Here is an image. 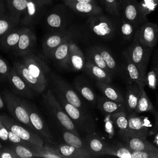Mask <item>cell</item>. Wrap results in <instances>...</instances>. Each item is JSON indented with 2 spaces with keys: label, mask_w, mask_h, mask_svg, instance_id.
Returning a JSON list of instances; mask_svg holds the SVG:
<instances>
[{
  "label": "cell",
  "mask_w": 158,
  "mask_h": 158,
  "mask_svg": "<svg viewBox=\"0 0 158 158\" xmlns=\"http://www.w3.org/2000/svg\"><path fill=\"white\" fill-rule=\"evenodd\" d=\"M4 101L2 100V99L1 98V97L0 96V109L4 108Z\"/></svg>",
  "instance_id": "6f0895ef"
},
{
  "label": "cell",
  "mask_w": 158,
  "mask_h": 158,
  "mask_svg": "<svg viewBox=\"0 0 158 158\" xmlns=\"http://www.w3.org/2000/svg\"><path fill=\"white\" fill-rule=\"evenodd\" d=\"M123 143L134 151H158V148L146 138L133 136L128 133H118Z\"/></svg>",
  "instance_id": "4fadbf2b"
},
{
  "label": "cell",
  "mask_w": 158,
  "mask_h": 158,
  "mask_svg": "<svg viewBox=\"0 0 158 158\" xmlns=\"http://www.w3.org/2000/svg\"><path fill=\"white\" fill-rule=\"evenodd\" d=\"M152 51V48L143 46L133 36L131 44L122 53L138 67L143 75H146V69Z\"/></svg>",
  "instance_id": "7a4b0ae2"
},
{
  "label": "cell",
  "mask_w": 158,
  "mask_h": 158,
  "mask_svg": "<svg viewBox=\"0 0 158 158\" xmlns=\"http://www.w3.org/2000/svg\"><path fill=\"white\" fill-rule=\"evenodd\" d=\"M0 122L7 129L17 135L22 140L28 144L38 146H44L42 138L33 131H31L25 127L17 124L10 118L6 116H0Z\"/></svg>",
  "instance_id": "8992f818"
},
{
  "label": "cell",
  "mask_w": 158,
  "mask_h": 158,
  "mask_svg": "<svg viewBox=\"0 0 158 158\" xmlns=\"http://www.w3.org/2000/svg\"><path fill=\"white\" fill-rule=\"evenodd\" d=\"M72 31L66 29L57 30L47 35L43 43V51L46 56L51 57L54 51L70 36L72 35Z\"/></svg>",
  "instance_id": "7c38bea8"
},
{
  "label": "cell",
  "mask_w": 158,
  "mask_h": 158,
  "mask_svg": "<svg viewBox=\"0 0 158 158\" xmlns=\"http://www.w3.org/2000/svg\"><path fill=\"white\" fill-rule=\"evenodd\" d=\"M133 158H158V151H134Z\"/></svg>",
  "instance_id": "bcb514c9"
},
{
  "label": "cell",
  "mask_w": 158,
  "mask_h": 158,
  "mask_svg": "<svg viewBox=\"0 0 158 158\" xmlns=\"http://www.w3.org/2000/svg\"><path fill=\"white\" fill-rule=\"evenodd\" d=\"M157 106H158V102H157Z\"/></svg>",
  "instance_id": "680465c9"
},
{
  "label": "cell",
  "mask_w": 158,
  "mask_h": 158,
  "mask_svg": "<svg viewBox=\"0 0 158 158\" xmlns=\"http://www.w3.org/2000/svg\"><path fill=\"white\" fill-rule=\"evenodd\" d=\"M52 80L56 86V88H57L59 94L62 95V97H63L69 103L73 104L81 110H84V109H83L82 102L77 94L71 89L64 81L58 78L55 75L52 77Z\"/></svg>",
  "instance_id": "d6986e66"
},
{
  "label": "cell",
  "mask_w": 158,
  "mask_h": 158,
  "mask_svg": "<svg viewBox=\"0 0 158 158\" xmlns=\"http://www.w3.org/2000/svg\"><path fill=\"white\" fill-rule=\"evenodd\" d=\"M83 69H85L86 73L93 79L95 80L96 81L111 83L114 78L110 73L89 60L86 61Z\"/></svg>",
  "instance_id": "d4e9b609"
},
{
  "label": "cell",
  "mask_w": 158,
  "mask_h": 158,
  "mask_svg": "<svg viewBox=\"0 0 158 158\" xmlns=\"http://www.w3.org/2000/svg\"><path fill=\"white\" fill-rule=\"evenodd\" d=\"M86 147L91 157L104 155L105 149L107 146L99 138L89 135L88 137L87 142L85 143Z\"/></svg>",
  "instance_id": "f546056e"
},
{
  "label": "cell",
  "mask_w": 158,
  "mask_h": 158,
  "mask_svg": "<svg viewBox=\"0 0 158 158\" xmlns=\"http://www.w3.org/2000/svg\"><path fill=\"white\" fill-rule=\"evenodd\" d=\"M35 152V157H43L46 158H61L62 156L52 148L46 147H38L32 144L28 146Z\"/></svg>",
  "instance_id": "ab89813d"
},
{
  "label": "cell",
  "mask_w": 158,
  "mask_h": 158,
  "mask_svg": "<svg viewBox=\"0 0 158 158\" xmlns=\"http://www.w3.org/2000/svg\"><path fill=\"white\" fill-rule=\"evenodd\" d=\"M64 4L74 12L85 15L95 16L103 12L102 7L98 4L88 2H79L74 0H62Z\"/></svg>",
  "instance_id": "5bb4252c"
},
{
  "label": "cell",
  "mask_w": 158,
  "mask_h": 158,
  "mask_svg": "<svg viewBox=\"0 0 158 158\" xmlns=\"http://www.w3.org/2000/svg\"><path fill=\"white\" fill-rule=\"evenodd\" d=\"M8 130V140H9L11 143L14 144H20L21 143L25 142L23 140H22L17 135L10 131V130Z\"/></svg>",
  "instance_id": "c3c4849f"
},
{
  "label": "cell",
  "mask_w": 158,
  "mask_h": 158,
  "mask_svg": "<svg viewBox=\"0 0 158 158\" xmlns=\"http://www.w3.org/2000/svg\"><path fill=\"white\" fill-rule=\"evenodd\" d=\"M118 22V31L122 39L125 41H130L136 33L139 27L136 25L119 18Z\"/></svg>",
  "instance_id": "1f68e13d"
},
{
  "label": "cell",
  "mask_w": 158,
  "mask_h": 158,
  "mask_svg": "<svg viewBox=\"0 0 158 158\" xmlns=\"http://www.w3.org/2000/svg\"><path fill=\"white\" fill-rule=\"evenodd\" d=\"M3 95L7 109L12 117L35 132V129L30 120L28 112L22 100L7 90L4 91Z\"/></svg>",
  "instance_id": "3957f363"
},
{
  "label": "cell",
  "mask_w": 158,
  "mask_h": 158,
  "mask_svg": "<svg viewBox=\"0 0 158 158\" xmlns=\"http://www.w3.org/2000/svg\"><path fill=\"white\" fill-rule=\"evenodd\" d=\"M133 151L128 148L124 143H117L112 145H107L106 147L104 155L114 156L120 158H133Z\"/></svg>",
  "instance_id": "4dcf8cb0"
},
{
  "label": "cell",
  "mask_w": 158,
  "mask_h": 158,
  "mask_svg": "<svg viewBox=\"0 0 158 158\" xmlns=\"http://www.w3.org/2000/svg\"><path fill=\"white\" fill-rule=\"evenodd\" d=\"M155 117V124H154V130L158 132V112L156 110L153 112Z\"/></svg>",
  "instance_id": "f5cc1de1"
},
{
  "label": "cell",
  "mask_w": 158,
  "mask_h": 158,
  "mask_svg": "<svg viewBox=\"0 0 158 158\" xmlns=\"http://www.w3.org/2000/svg\"><path fill=\"white\" fill-rule=\"evenodd\" d=\"M22 57V62L29 72L42 83L47 85L46 74L49 70L47 65L38 56L31 52Z\"/></svg>",
  "instance_id": "ba28073f"
},
{
  "label": "cell",
  "mask_w": 158,
  "mask_h": 158,
  "mask_svg": "<svg viewBox=\"0 0 158 158\" xmlns=\"http://www.w3.org/2000/svg\"><path fill=\"white\" fill-rule=\"evenodd\" d=\"M77 89L81 95L88 102L95 104L96 103V98L93 89L87 85L79 84L76 86Z\"/></svg>",
  "instance_id": "7bdbcfd3"
},
{
  "label": "cell",
  "mask_w": 158,
  "mask_h": 158,
  "mask_svg": "<svg viewBox=\"0 0 158 158\" xmlns=\"http://www.w3.org/2000/svg\"><path fill=\"white\" fill-rule=\"evenodd\" d=\"M144 89L135 82L130 81L127 83L125 102L128 113L130 114L135 111L142 91Z\"/></svg>",
  "instance_id": "44dd1931"
},
{
  "label": "cell",
  "mask_w": 158,
  "mask_h": 158,
  "mask_svg": "<svg viewBox=\"0 0 158 158\" xmlns=\"http://www.w3.org/2000/svg\"><path fill=\"white\" fill-rule=\"evenodd\" d=\"M44 98L46 104L52 111L56 118L59 124L65 130L79 136L73 120L69 117L64 109L61 107L60 104L57 101L52 92L50 89L48 90L47 93L45 94V95H44Z\"/></svg>",
  "instance_id": "5b68a950"
},
{
  "label": "cell",
  "mask_w": 158,
  "mask_h": 158,
  "mask_svg": "<svg viewBox=\"0 0 158 158\" xmlns=\"http://www.w3.org/2000/svg\"><path fill=\"white\" fill-rule=\"evenodd\" d=\"M55 150L62 156V157L86 158L91 157L90 153L86 149L77 148L67 144L60 145Z\"/></svg>",
  "instance_id": "83f0119b"
},
{
  "label": "cell",
  "mask_w": 158,
  "mask_h": 158,
  "mask_svg": "<svg viewBox=\"0 0 158 158\" xmlns=\"http://www.w3.org/2000/svg\"><path fill=\"white\" fill-rule=\"evenodd\" d=\"M35 41L36 36L34 33L27 27H22L19 42L15 47V53L22 56L30 53Z\"/></svg>",
  "instance_id": "ffe728a7"
},
{
  "label": "cell",
  "mask_w": 158,
  "mask_h": 158,
  "mask_svg": "<svg viewBox=\"0 0 158 158\" xmlns=\"http://www.w3.org/2000/svg\"><path fill=\"white\" fill-rule=\"evenodd\" d=\"M94 48L102 57L113 77L120 78L127 84L128 79L122 63L117 60L115 56L109 49L102 46H95Z\"/></svg>",
  "instance_id": "8fae6325"
},
{
  "label": "cell",
  "mask_w": 158,
  "mask_h": 158,
  "mask_svg": "<svg viewBox=\"0 0 158 158\" xmlns=\"http://www.w3.org/2000/svg\"><path fill=\"white\" fill-rule=\"evenodd\" d=\"M122 63L128 79V82H135L138 84L142 88H144V86L146 85V75H143L138 67L133 64L124 54H122Z\"/></svg>",
  "instance_id": "9a60e30c"
},
{
  "label": "cell",
  "mask_w": 158,
  "mask_h": 158,
  "mask_svg": "<svg viewBox=\"0 0 158 158\" xmlns=\"http://www.w3.org/2000/svg\"><path fill=\"white\" fill-rule=\"evenodd\" d=\"M156 70L157 72V81H158V57L156 59V61H155V65L154 67ZM157 86H158V83H157Z\"/></svg>",
  "instance_id": "db71d44e"
},
{
  "label": "cell",
  "mask_w": 158,
  "mask_h": 158,
  "mask_svg": "<svg viewBox=\"0 0 158 158\" xmlns=\"http://www.w3.org/2000/svg\"><path fill=\"white\" fill-rule=\"evenodd\" d=\"M138 27L148 22L141 14L136 0H120V17Z\"/></svg>",
  "instance_id": "9c48e42d"
},
{
  "label": "cell",
  "mask_w": 158,
  "mask_h": 158,
  "mask_svg": "<svg viewBox=\"0 0 158 158\" xmlns=\"http://www.w3.org/2000/svg\"><path fill=\"white\" fill-rule=\"evenodd\" d=\"M96 1L98 2V3L99 5H101V6L104 8V6H105L104 0H96Z\"/></svg>",
  "instance_id": "9f6ffc18"
},
{
  "label": "cell",
  "mask_w": 158,
  "mask_h": 158,
  "mask_svg": "<svg viewBox=\"0 0 158 158\" xmlns=\"http://www.w3.org/2000/svg\"><path fill=\"white\" fill-rule=\"evenodd\" d=\"M22 102L28 112L30 120L34 129L37 132H38L46 141H48L49 143H51L52 136L48 127L45 125L43 120L41 118L38 113L33 109V107L30 104L27 103L25 101L22 100Z\"/></svg>",
  "instance_id": "2e32d148"
},
{
  "label": "cell",
  "mask_w": 158,
  "mask_h": 158,
  "mask_svg": "<svg viewBox=\"0 0 158 158\" xmlns=\"http://www.w3.org/2000/svg\"><path fill=\"white\" fill-rule=\"evenodd\" d=\"M133 36L143 46L152 48L158 41V25L146 22L139 27Z\"/></svg>",
  "instance_id": "30bf717a"
},
{
  "label": "cell",
  "mask_w": 158,
  "mask_h": 158,
  "mask_svg": "<svg viewBox=\"0 0 158 158\" xmlns=\"http://www.w3.org/2000/svg\"><path fill=\"white\" fill-rule=\"evenodd\" d=\"M18 156L12 149H1L0 150V158H15Z\"/></svg>",
  "instance_id": "681fc988"
},
{
  "label": "cell",
  "mask_w": 158,
  "mask_h": 158,
  "mask_svg": "<svg viewBox=\"0 0 158 158\" xmlns=\"http://www.w3.org/2000/svg\"><path fill=\"white\" fill-rule=\"evenodd\" d=\"M12 149L14 151L16 155L20 158H31L35 157L34 151L29 147H25L21 144H15L12 147Z\"/></svg>",
  "instance_id": "ee69618b"
},
{
  "label": "cell",
  "mask_w": 158,
  "mask_h": 158,
  "mask_svg": "<svg viewBox=\"0 0 158 158\" xmlns=\"http://www.w3.org/2000/svg\"><path fill=\"white\" fill-rule=\"evenodd\" d=\"M87 60L91 62L96 65L102 68V69L105 70L106 72H107L108 73L111 74V73H110L109 68L107 67L105 61L104 60L102 57L101 56L100 53L97 51V49L94 48V46L90 48L88 51Z\"/></svg>",
  "instance_id": "74e56055"
},
{
  "label": "cell",
  "mask_w": 158,
  "mask_h": 158,
  "mask_svg": "<svg viewBox=\"0 0 158 158\" xmlns=\"http://www.w3.org/2000/svg\"><path fill=\"white\" fill-rule=\"evenodd\" d=\"M22 30V28H14L7 32L2 36V38L1 40V45L7 49H12L14 47L15 48L19 42Z\"/></svg>",
  "instance_id": "e575fe53"
},
{
  "label": "cell",
  "mask_w": 158,
  "mask_h": 158,
  "mask_svg": "<svg viewBox=\"0 0 158 158\" xmlns=\"http://www.w3.org/2000/svg\"><path fill=\"white\" fill-rule=\"evenodd\" d=\"M10 69L6 61L0 57V78H8Z\"/></svg>",
  "instance_id": "7dc6e473"
},
{
  "label": "cell",
  "mask_w": 158,
  "mask_h": 158,
  "mask_svg": "<svg viewBox=\"0 0 158 158\" xmlns=\"http://www.w3.org/2000/svg\"><path fill=\"white\" fill-rule=\"evenodd\" d=\"M29 0H6L7 11L19 19L24 13Z\"/></svg>",
  "instance_id": "d6a6232c"
},
{
  "label": "cell",
  "mask_w": 158,
  "mask_h": 158,
  "mask_svg": "<svg viewBox=\"0 0 158 158\" xmlns=\"http://www.w3.org/2000/svg\"><path fill=\"white\" fill-rule=\"evenodd\" d=\"M158 7V0H141L138 2V8L141 15L146 19L147 16Z\"/></svg>",
  "instance_id": "60d3db41"
},
{
  "label": "cell",
  "mask_w": 158,
  "mask_h": 158,
  "mask_svg": "<svg viewBox=\"0 0 158 158\" xmlns=\"http://www.w3.org/2000/svg\"><path fill=\"white\" fill-rule=\"evenodd\" d=\"M59 101L67 114L72 120L78 123L82 130L89 133L94 131L95 123L94 120L89 114L85 113L84 110L67 102L61 96H59Z\"/></svg>",
  "instance_id": "277c9868"
},
{
  "label": "cell",
  "mask_w": 158,
  "mask_h": 158,
  "mask_svg": "<svg viewBox=\"0 0 158 158\" xmlns=\"http://www.w3.org/2000/svg\"><path fill=\"white\" fill-rule=\"evenodd\" d=\"M7 12L6 0H0V17Z\"/></svg>",
  "instance_id": "816d5d0a"
},
{
  "label": "cell",
  "mask_w": 158,
  "mask_h": 158,
  "mask_svg": "<svg viewBox=\"0 0 158 158\" xmlns=\"http://www.w3.org/2000/svg\"><path fill=\"white\" fill-rule=\"evenodd\" d=\"M155 109L153 104L151 102L149 97L144 91V89H143L138 102L137 104L136 110L134 112H136V114H140L145 112H151L153 113Z\"/></svg>",
  "instance_id": "8d00e7d4"
},
{
  "label": "cell",
  "mask_w": 158,
  "mask_h": 158,
  "mask_svg": "<svg viewBox=\"0 0 158 158\" xmlns=\"http://www.w3.org/2000/svg\"><path fill=\"white\" fill-rule=\"evenodd\" d=\"M86 26L92 36L102 41L112 39L118 32V22L102 14L89 17Z\"/></svg>",
  "instance_id": "6da1fadb"
},
{
  "label": "cell",
  "mask_w": 158,
  "mask_h": 158,
  "mask_svg": "<svg viewBox=\"0 0 158 158\" xmlns=\"http://www.w3.org/2000/svg\"><path fill=\"white\" fill-rule=\"evenodd\" d=\"M14 69L19 73L33 91L40 94L45 89L46 85H44L38 79L35 78L22 62H15Z\"/></svg>",
  "instance_id": "ac0fdd59"
},
{
  "label": "cell",
  "mask_w": 158,
  "mask_h": 158,
  "mask_svg": "<svg viewBox=\"0 0 158 158\" xmlns=\"http://www.w3.org/2000/svg\"><path fill=\"white\" fill-rule=\"evenodd\" d=\"M96 83L97 87L106 98L114 101L125 104V97L122 93L117 88L112 86L110 83L96 81Z\"/></svg>",
  "instance_id": "4316f807"
},
{
  "label": "cell",
  "mask_w": 158,
  "mask_h": 158,
  "mask_svg": "<svg viewBox=\"0 0 158 158\" xmlns=\"http://www.w3.org/2000/svg\"><path fill=\"white\" fill-rule=\"evenodd\" d=\"M146 85L151 89H156L157 87V75L156 70L154 67L151 69V70L149 71L146 75Z\"/></svg>",
  "instance_id": "f6af8a7d"
},
{
  "label": "cell",
  "mask_w": 158,
  "mask_h": 158,
  "mask_svg": "<svg viewBox=\"0 0 158 158\" xmlns=\"http://www.w3.org/2000/svg\"><path fill=\"white\" fill-rule=\"evenodd\" d=\"M112 122L118 130V133H125L128 127V114L127 111H120L110 115Z\"/></svg>",
  "instance_id": "d590c367"
},
{
  "label": "cell",
  "mask_w": 158,
  "mask_h": 158,
  "mask_svg": "<svg viewBox=\"0 0 158 158\" xmlns=\"http://www.w3.org/2000/svg\"><path fill=\"white\" fill-rule=\"evenodd\" d=\"M76 1H79V2H91V3H94V4H98L96 0H74Z\"/></svg>",
  "instance_id": "11a10c76"
},
{
  "label": "cell",
  "mask_w": 158,
  "mask_h": 158,
  "mask_svg": "<svg viewBox=\"0 0 158 158\" xmlns=\"http://www.w3.org/2000/svg\"><path fill=\"white\" fill-rule=\"evenodd\" d=\"M85 62L83 53L72 40L67 67L75 71L81 70L84 69Z\"/></svg>",
  "instance_id": "603a6c76"
},
{
  "label": "cell",
  "mask_w": 158,
  "mask_h": 158,
  "mask_svg": "<svg viewBox=\"0 0 158 158\" xmlns=\"http://www.w3.org/2000/svg\"><path fill=\"white\" fill-rule=\"evenodd\" d=\"M52 0H29L27 7L20 18V22L30 27L36 23L42 16Z\"/></svg>",
  "instance_id": "52a82bcc"
},
{
  "label": "cell",
  "mask_w": 158,
  "mask_h": 158,
  "mask_svg": "<svg viewBox=\"0 0 158 158\" xmlns=\"http://www.w3.org/2000/svg\"><path fill=\"white\" fill-rule=\"evenodd\" d=\"M128 127L127 133L130 135L146 138L149 135V128L145 123L143 117L137 115L136 112L128 114Z\"/></svg>",
  "instance_id": "e0dca14e"
},
{
  "label": "cell",
  "mask_w": 158,
  "mask_h": 158,
  "mask_svg": "<svg viewBox=\"0 0 158 158\" xmlns=\"http://www.w3.org/2000/svg\"><path fill=\"white\" fill-rule=\"evenodd\" d=\"M96 104L101 112L107 114L111 115L120 111H127L125 103L114 101L106 97L96 99Z\"/></svg>",
  "instance_id": "484cf974"
},
{
  "label": "cell",
  "mask_w": 158,
  "mask_h": 158,
  "mask_svg": "<svg viewBox=\"0 0 158 158\" xmlns=\"http://www.w3.org/2000/svg\"><path fill=\"white\" fill-rule=\"evenodd\" d=\"M62 136L63 139L66 144L73 146L77 148L84 149L87 150L85 143L83 142V141L81 139L79 136L66 130L65 131H63Z\"/></svg>",
  "instance_id": "f35d334b"
},
{
  "label": "cell",
  "mask_w": 158,
  "mask_h": 158,
  "mask_svg": "<svg viewBox=\"0 0 158 158\" xmlns=\"http://www.w3.org/2000/svg\"><path fill=\"white\" fill-rule=\"evenodd\" d=\"M62 7L60 5L56 6L46 15V23L50 28L57 30L65 29L67 19L65 12Z\"/></svg>",
  "instance_id": "7402d4cb"
},
{
  "label": "cell",
  "mask_w": 158,
  "mask_h": 158,
  "mask_svg": "<svg viewBox=\"0 0 158 158\" xmlns=\"http://www.w3.org/2000/svg\"><path fill=\"white\" fill-rule=\"evenodd\" d=\"M0 139L6 141L8 139V130L0 122Z\"/></svg>",
  "instance_id": "f907efd6"
},
{
  "label": "cell",
  "mask_w": 158,
  "mask_h": 158,
  "mask_svg": "<svg viewBox=\"0 0 158 158\" xmlns=\"http://www.w3.org/2000/svg\"><path fill=\"white\" fill-rule=\"evenodd\" d=\"M20 20L12 15L8 11L0 17V36L15 28Z\"/></svg>",
  "instance_id": "836d02e7"
},
{
  "label": "cell",
  "mask_w": 158,
  "mask_h": 158,
  "mask_svg": "<svg viewBox=\"0 0 158 158\" xmlns=\"http://www.w3.org/2000/svg\"><path fill=\"white\" fill-rule=\"evenodd\" d=\"M72 35L68 37L64 43L54 51L51 56V57L65 67H67V65L70 52V44L72 40Z\"/></svg>",
  "instance_id": "f1b7e54d"
},
{
  "label": "cell",
  "mask_w": 158,
  "mask_h": 158,
  "mask_svg": "<svg viewBox=\"0 0 158 158\" xmlns=\"http://www.w3.org/2000/svg\"><path fill=\"white\" fill-rule=\"evenodd\" d=\"M104 9L111 16L119 19L120 17V0H104Z\"/></svg>",
  "instance_id": "b9f144b4"
},
{
  "label": "cell",
  "mask_w": 158,
  "mask_h": 158,
  "mask_svg": "<svg viewBox=\"0 0 158 158\" xmlns=\"http://www.w3.org/2000/svg\"><path fill=\"white\" fill-rule=\"evenodd\" d=\"M7 79H9L15 92L26 98H33L32 89L14 68L10 70Z\"/></svg>",
  "instance_id": "cb8c5ba5"
}]
</instances>
